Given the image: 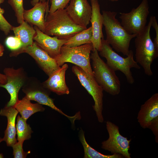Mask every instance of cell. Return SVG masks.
Masks as SVG:
<instances>
[{
	"mask_svg": "<svg viewBox=\"0 0 158 158\" xmlns=\"http://www.w3.org/2000/svg\"><path fill=\"white\" fill-rule=\"evenodd\" d=\"M117 13L111 11H102L103 25L106 35V41L118 52L127 56L130 52V41L137 34H130L116 18Z\"/></svg>",
	"mask_w": 158,
	"mask_h": 158,
	"instance_id": "obj_1",
	"label": "cell"
},
{
	"mask_svg": "<svg viewBox=\"0 0 158 158\" xmlns=\"http://www.w3.org/2000/svg\"><path fill=\"white\" fill-rule=\"evenodd\" d=\"M44 33L60 39H67L85 29L76 24L66 9H59L45 16Z\"/></svg>",
	"mask_w": 158,
	"mask_h": 158,
	"instance_id": "obj_2",
	"label": "cell"
},
{
	"mask_svg": "<svg viewBox=\"0 0 158 158\" xmlns=\"http://www.w3.org/2000/svg\"><path fill=\"white\" fill-rule=\"evenodd\" d=\"M152 19L151 16L147 25L137 35L135 40V61L143 68L145 74L149 76L153 75L151 65L158 56V52L155 49L150 35Z\"/></svg>",
	"mask_w": 158,
	"mask_h": 158,
	"instance_id": "obj_3",
	"label": "cell"
},
{
	"mask_svg": "<svg viewBox=\"0 0 158 158\" xmlns=\"http://www.w3.org/2000/svg\"><path fill=\"white\" fill-rule=\"evenodd\" d=\"M90 58L92 60L94 77L98 84L109 94L115 96L119 94L121 83L115 71L100 57L98 51L93 49Z\"/></svg>",
	"mask_w": 158,
	"mask_h": 158,
	"instance_id": "obj_4",
	"label": "cell"
},
{
	"mask_svg": "<svg viewBox=\"0 0 158 158\" xmlns=\"http://www.w3.org/2000/svg\"><path fill=\"white\" fill-rule=\"evenodd\" d=\"M100 55L107 60L106 63L115 71H120L125 75L127 82L133 84L135 81L130 69L132 68L140 69V67L134 59L133 53L130 50L128 55L124 58L114 51L104 38L101 41L99 51Z\"/></svg>",
	"mask_w": 158,
	"mask_h": 158,
	"instance_id": "obj_5",
	"label": "cell"
},
{
	"mask_svg": "<svg viewBox=\"0 0 158 158\" xmlns=\"http://www.w3.org/2000/svg\"><path fill=\"white\" fill-rule=\"evenodd\" d=\"M93 49L92 43L75 47L63 45L61 48L59 54L54 59L60 66L65 63H71L93 75L90 64V54Z\"/></svg>",
	"mask_w": 158,
	"mask_h": 158,
	"instance_id": "obj_6",
	"label": "cell"
},
{
	"mask_svg": "<svg viewBox=\"0 0 158 158\" xmlns=\"http://www.w3.org/2000/svg\"><path fill=\"white\" fill-rule=\"evenodd\" d=\"M72 70L82 85L92 97L94 101L92 106L98 121L103 123L104 121L102 112L103 109V91L98 84L94 76L88 74L79 67L74 65Z\"/></svg>",
	"mask_w": 158,
	"mask_h": 158,
	"instance_id": "obj_7",
	"label": "cell"
},
{
	"mask_svg": "<svg viewBox=\"0 0 158 158\" xmlns=\"http://www.w3.org/2000/svg\"><path fill=\"white\" fill-rule=\"evenodd\" d=\"M30 81L24 85L22 89L25 94V96L28 99L36 101L41 105L49 106L58 111L68 118L72 125H74L75 120L80 119L81 116L80 112L72 116L65 114L54 104V99L49 97L50 91L44 87L42 83L38 81Z\"/></svg>",
	"mask_w": 158,
	"mask_h": 158,
	"instance_id": "obj_8",
	"label": "cell"
},
{
	"mask_svg": "<svg viewBox=\"0 0 158 158\" xmlns=\"http://www.w3.org/2000/svg\"><path fill=\"white\" fill-rule=\"evenodd\" d=\"M148 0H142L139 6L128 13H120L121 25L130 34H137L145 28L149 13Z\"/></svg>",
	"mask_w": 158,
	"mask_h": 158,
	"instance_id": "obj_9",
	"label": "cell"
},
{
	"mask_svg": "<svg viewBox=\"0 0 158 158\" xmlns=\"http://www.w3.org/2000/svg\"><path fill=\"white\" fill-rule=\"evenodd\" d=\"M106 126L109 137L102 142L101 148L112 154H119L125 158H131L129 150L131 140H128L121 135L118 127L111 122L107 121Z\"/></svg>",
	"mask_w": 158,
	"mask_h": 158,
	"instance_id": "obj_10",
	"label": "cell"
},
{
	"mask_svg": "<svg viewBox=\"0 0 158 158\" xmlns=\"http://www.w3.org/2000/svg\"><path fill=\"white\" fill-rule=\"evenodd\" d=\"M23 53L28 54L32 57L40 68L49 76L61 67L58 65L54 58L35 42L31 45L11 51L10 56H16Z\"/></svg>",
	"mask_w": 158,
	"mask_h": 158,
	"instance_id": "obj_11",
	"label": "cell"
},
{
	"mask_svg": "<svg viewBox=\"0 0 158 158\" xmlns=\"http://www.w3.org/2000/svg\"><path fill=\"white\" fill-rule=\"evenodd\" d=\"M4 72L6 81L4 84H0V87L5 88L10 96V100L6 105L14 106L18 99L19 90L27 81V76L22 68L17 69H14L13 67L6 68Z\"/></svg>",
	"mask_w": 158,
	"mask_h": 158,
	"instance_id": "obj_12",
	"label": "cell"
},
{
	"mask_svg": "<svg viewBox=\"0 0 158 158\" xmlns=\"http://www.w3.org/2000/svg\"><path fill=\"white\" fill-rule=\"evenodd\" d=\"M65 9L76 24L87 28L92 13L91 6L87 0H71L69 5Z\"/></svg>",
	"mask_w": 158,
	"mask_h": 158,
	"instance_id": "obj_13",
	"label": "cell"
},
{
	"mask_svg": "<svg viewBox=\"0 0 158 158\" xmlns=\"http://www.w3.org/2000/svg\"><path fill=\"white\" fill-rule=\"evenodd\" d=\"M36 33L33 40L41 48L51 57L54 58L60 54L61 47L66 43L67 39H60L56 36L51 37L34 26Z\"/></svg>",
	"mask_w": 158,
	"mask_h": 158,
	"instance_id": "obj_14",
	"label": "cell"
},
{
	"mask_svg": "<svg viewBox=\"0 0 158 158\" xmlns=\"http://www.w3.org/2000/svg\"><path fill=\"white\" fill-rule=\"evenodd\" d=\"M49 10L48 0L40 2L29 10H25L23 18L25 21L30 25L36 26L44 32L45 29V14L48 13Z\"/></svg>",
	"mask_w": 158,
	"mask_h": 158,
	"instance_id": "obj_15",
	"label": "cell"
},
{
	"mask_svg": "<svg viewBox=\"0 0 158 158\" xmlns=\"http://www.w3.org/2000/svg\"><path fill=\"white\" fill-rule=\"evenodd\" d=\"M92 13L90 20L92 30L91 43L93 49L99 51L101 41L104 38L102 28L103 18L100 11V5L98 0H90Z\"/></svg>",
	"mask_w": 158,
	"mask_h": 158,
	"instance_id": "obj_16",
	"label": "cell"
},
{
	"mask_svg": "<svg viewBox=\"0 0 158 158\" xmlns=\"http://www.w3.org/2000/svg\"><path fill=\"white\" fill-rule=\"evenodd\" d=\"M68 68L67 64L63 65L42 83L44 87L59 95L69 94V89L65 80V73Z\"/></svg>",
	"mask_w": 158,
	"mask_h": 158,
	"instance_id": "obj_17",
	"label": "cell"
},
{
	"mask_svg": "<svg viewBox=\"0 0 158 158\" xmlns=\"http://www.w3.org/2000/svg\"><path fill=\"white\" fill-rule=\"evenodd\" d=\"M158 117V93H155L141 105L137 119L140 126L145 129L151 121Z\"/></svg>",
	"mask_w": 158,
	"mask_h": 158,
	"instance_id": "obj_18",
	"label": "cell"
},
{
	"mask_svg": "<svg viewBox=\"0 0 158 158\" xmlns=\"http://www.w3.org/2000/svg\"><path fill=\"white\" fill-rule=\"evenodd\" d=\"M18 113L14 106L6 105L0 111V115L6 117L7 120V127L4 131L3 141L6 142L8 146L12 147L17 142L15 121Z\"/></svg>",
	"mask_w": 158,
	"mask_h": 158,
	"instance_id": "obj_19",
	"label": "cell"
},
{
	"mask_svg": "<svg viewBox=\"0 0 158 158\" xmlns=\"http://www.w3.org/2000/svg\"><path fill=\"white\" fill-rule=\"evenodd\" d=\"M11 30L13 31L14 36L21 42V48L31 45L34 42L33 38L36 33L35 30L26 22L24 21L18 26H13Z\"/></svg>",
	"mask_w": 158,
	"mask_h": 158,
	"instance_id": "obj_20",
	"label": "cell"
},
{
	"mask_svg": "<svg viewBox=\"0 0 158 158\" xmlns=\"http://www.w3.org/2000/svg\"><path fill=\"white\" fill-rule=\"evenodd\" d=\"M14 107L20 113L21 117L26 121L35 113L43 111L45 109L38 103H32L25 96L21 100L18 99Z\"/></svg>",
	"mask_w": 158,
	"mask_h": 158,
	"instance_id": "obj_21",
	"label": "cell"
},
{
	"mask_svg": "<svg viewBox=\"0 0 158 158\" xmlns=\"http://www.w3.org/2000/svg\"><path fill=\"white\" fill-rule=\"evenodd\" d=\"M79 139L83 147L84 158H122L123 156L119 154L104 155L101 153L91 147L87 142L84 132L81 129L79 132Z\"/></svg>",
	"mask_w": 158,
	"mask_h": 158,
	"instance_id": "obj_22",
	"label": "cell"
},
{
	"mask_svg": "<svg viewBox=\"0 0 158 158\" xmlns=\"http://www.w3.org/2000/svg\"><path fill=\"white\" fill-rule=\"evenodd\" d=\"M92 28L90 26L67 39L63 45L68 47H75L92 43Z\"/></svg>",
	"mask_w": 158,
	"mask_h": 158,
	"instance_id": "obj_23",
	"label": "cell"
},
{
	"mask_svg": "<svg viewBox=\"0 0 158 158\" xmlns=\"http://www.w3.org/2000/svg\"><path fill=\"white\" fill-rule=\"evenodd\" d=\"M26 120L21 116L18 115L17 119L16 132L17 135V140L24 142L29 139L32 133L30 126L26 122Z\"/></svg>",
	"mask_w": 158,
	"mask_h": 158,
	"instance_id": "obj_24",
	"label": "cell"
},
{
	"mask_svg": "<svg viewBox=\"0 0 158 158\" xmlns=\"http://www.w3.org/2000/svg\"><path fill=\"white\" fill-rule=\"evenodd\" d=\"M8 3L13 10L17 23L20 24L24 20L23 14L25 9L23 6V0H8Z\"/></svg>",
	"mask_w": 158,
	"mask_h": 158,
	"instance_id": "obj_25",
	"label": "cell"
},
{
	"mask_svg": "<svg viewBox=\"0 0 158 158\" xmlns=\"http://www.w3.org/2000/svg\"><path fill=\"white\" fill-rule=\"evenodd\" d=\"M4 0H0V5L3 3ZM4 10L0 6V30L4 32L6 35H8L12 30V26L6 20L3 16Z\"/></svg>",
	"mask_w": 158,
	"mask_h": 158,
	"instance_id": "obj_26",
	"label": "cell"
},
{
	"mask_svg": "<svg viewBox=\"0 0 158 158\" xmlns=\"http://www.w3.org/2000/svg\"><path fill=\"white\" fill-rule=\"evenodd\" d=\"M5 44L11 51L17 50L22 47V44L20 40L15 36H10L6 39Z\"/></svg>",
	"mask_w": 158,
	"mask_h": 158,
	"instance_id": "obj_27",
	"label": "cell"
},
{
	"mask_svg": "<svg viewBox=\"0 0 158 158\" xmlns=\"http://www.w3.org/2000/svg\"><path fill=\"white\" fill-rule=\"evenodd\" d=\"M24 142L18 141L14 144L12 147L13 149V155L14 158H26L29 153L25 152L23 148V143Z\"/></svg>",
	"mask_w": 158,
	"mask_h": 158,
	"instance_id": "obj_28",
	"label": "cell"
},
{
	"mask_svg": "<svg viewBox=\"0 0 158 158\" xmlns=\"http://www.w3.org/2000/svg\"><path fill=\"white\" fill-rule=\"evenodd\" d=\"M51 6L48 13H53L59 9H64L71 0H49Z\"/></svg>",
	"mask_w": 158,
	"mask_h": 158,
	"instance_id": "obj_29",
	"label": "cell"
},
{
	"mask_svg": "<svg viewBox=\"0 0 158 158\" xmlns=\"http://www.w3.org/2000/svg\"><path fill=\"white\" fill-rule=\"evenodd\" d=\"M148 128L152 131L155 137L156 142L158 143V117L153 119L151 122Z\"/></svg>",
	"mask_w": 158,
	"mask_h": 158,
	"instance_id": "obj_30",
	"label": "cell"
},
{
	"mask_svg": "<svg viewBox=\"0 0 158 158\" xmlns=\"http://www.w3.org/2000/svg\"><path fill=\"white\" fill-rule=\"evenodd\" d=\"M152 26L154 29L156 33V37L153 42L156 51L158 52V25L155 16H152Z\"/></svg>",
	"mask_w": 158,
	"mask_h": 158,
	"instance_id": "obj_31",
	"label": "cell"
},
{
	"mask_svg": "<svg viewBox=\"0 0 158 158\" xmlns=\"http://www.w3.org/2000/svg\"><path fill=\"white\" fill-rule=\"evenodd\" d=\"M0 81L1 84H4L6 83V77L4 74L0 73Z\"/></svg>",
	"mask_w": 158,
	"mask_h": 158,
	"instance_id": "obj_32",
	"label": "cell"
},
{
	"mask_svg": "<svg viewBox=\"0 0 158 158\" xmlns=\"http://www.w3.org/2000/svg\"><path fill=\"white\" fill-rule=\"evenodd\" d=\"M48 1V0H47ZM47 1V0H32L31 4L33 6L37 3L40 2H44Z\"/></svg>",
	"mask_w": 158,
	"mask_h": 158,
	"instance_id": "obj_33",
	"label": "cell"
},
{
	"mask_svg": "<svg viewBox=\"0 0 158 158\" xmlns=\"http://www.w3.org/2000/svg\"><path fill=\"white\" fill-rule=\"evenodd\" d=\"M4 51V46L0 43V57L3 55Z\"/></svg>",
	"mask_w": 158,
	"mask_h": 158,
	"instance_id": "obj_34",
	"label": "cell"
},
{
	"mask_svg": "<svg viewBox=\"0 0 158 158\" xmlns=\"http://www.w3.org/2000/svg\"><path fill=\"white\" fill-rule=\"evenodd\" d=\"M2 141H3L2 138H0V143ZM3 155L1 154H0V158H3Z\"/></svg>",
	"mask_w": 158,
	"mask_h": 158,
	"instance_id": "obj_35",
	"label": "cell"
},
{
	"mask_svg": "<svg viewBox=\"0 0 158 158\" xmlns=\"http://www.w3.org/2000/svg\"><path fill=\"white\" fill-rule=\"evenodd\" d=\"M111 1H118V0H109Z\"/></svg>",
	"mask_w": 158,
	"mask_h": 158,
	"instance_id": "obj_36",
	"label": "cell"
},
{
	"mask_svg": "<svg viewBox=\"0 0 158 158\" xmlns=\"http://www.w3.org/2000/svg\"><path fill=\"white\" fill-rule=\"evenodd\" d=\"M1 84V82L0 81V85Z\"/></svg>",
	"mask_w": 158,
	"mask_h": 158,
	"instance_id": "obj_37",
	"label": "cell"
}]
</instances>
